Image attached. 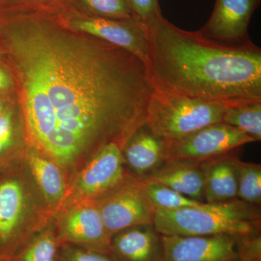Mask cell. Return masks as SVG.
I'll return each mask as SVG.
<instances>
[{"label":"cell","instance_id":"8992f818","mask_svg":"<svg viewBox=\"0 0 261 261\" xmlns=\"http://www.w3.org/2000/svg\"><path fill=\"white\" fill-rule=\"evenodd\" d=\"M254 142V139L242 130L219 122L181 140L166 142L165 161L176 159L204 162Z\"/></svg>","mask_w":261,"mask_h":261},{"label":"cell","instance_id":"e0dca14e","mask_svg":"<svg viewBox=\"0 0 261 261\" xmlns=\"http://www.w3.org/2000/svg\"><path fill=\"white\" fill-rule=\"evenodd\" d=\"M27 162L41 190L47 200L57 202L65 194V182L55 163L34 152L27 156Z\"/></svg>","mask_w":261,"mask_h":261},{"label":"cell","instance_id":"484cf974","mask_svg":"<svg viewBox=\"0 0 261 261\" xmlns=\"http://www.w3.org/2000/svg\"><path fill=\"white\" fill-rule=\"evenodd\" d=\"M11 84V79L5 70L0 68V89H8Z\"/></svg>","mask_w":261,"mask_h":261},{"label":"cell","instance_id":"7402d4cb","mask_svg":"<svg viewBox=\"0 0 261 261\" xmlns=\"http://www.w3.org/2000/svg\"><path fill=\"white\" fill-rule=\"evenodd\" d=\"M56 244L50 233H45L37 239L27 249L23 261H55Z\"/></svg>","mask_w":261,"mask_h":261},{"label":"cell","instance_id":"5b68a950","mask_svg":"<svg viewBox=\"0 0 261 261\" xmlns=\"http://www.w3.org/2000/svg\"><path fill=\"white\" fill-rule=\"evenodd\" d=\"M105 227L111 238L137 225H153L155 208L140 178H130L107 194L99 202Z\"/></svg>","mask_w":261,"mask_h":261},{"label":"cell","instance_id":"3957f363","mask_svg":"<svg viewBox=\"0 0 261 261\" xmlns=\"http://www.w3.org/2000/svg\"><path fill=\"white\" fill-rule=\"evenodd\" d=\"M260 220L258 206L234 199L174 211L155 209L153 226L160 234L166 236H249L260 233Z\"/></svg>","mask_w":261,"mask_h":261},{"label":"cell","instance_id":"5bb4252c","mask_svg":"<svg viewBox=\"0 0 261 261\" xmlns=\"http://www.w3.org/2000/svg\"><path fill=\"white\" fill-rule=\"evenodd\" d=\"M167 142L145 124L130 137L123 149V157L139 178L153 173L165 162Z\"/></svg>","mask_w":261,"mask_h":261},{"label":"cell","instance_id":"9a60e30c","mask_svg":"<svg viewBox=\"0 0 261 261\" xmlns=\"http://www.w3.org/2000/svg\"><path fill=\"white\" fill-rule=\"evenodd\" d=\"M238 158L228 153L201 162L204 173V202L238 199Z\"/></svg>","mask_w":261,"mask_h":261},{"label":"cell","instance_id":"cb8c5ba5","mask_svg":"<svg viewBox=\"0 0 261 261\" xmlns=\"http://www.w3.org/2000/svg\"><path fill=\"white\" fill-rule=\"evenodd\" d=\"M13 140V123L10 113L5 112L0 116V154L11 145Z\"/></svg>","mask_w":261,"mask_h":261},{"label":"cell","instance_id":"6da1fadb","mask_svg":"<svg viewBox=\"0 0 261 261\" xmlns=\"http://www.w3.org/2000/svg\"><path fill=\"white\" fill-rule=\"evenodd\" d=\"M31 142L63 166L145 124L154 84L145 62L99 39L31 23L13 36Z\"/></svg>","mask_w":261,"mask_h":261},{"label":"cell","instance_id":"9c48e42d","mask_svg":"<svg viewBox=\"0 0 261 261\" xmlns=\"http://www.w3.org/2000/svg\"><path fill=\"white\" fill-rule=\"evenodd\" d=\"M72 27L121 48L147 64L148 53L147 33L143 24L137 19L116 20L92 17L72 22Z\"/></svg>","mask_w":261,"mask_h":261},{"label":"cell","instance_id":"52a82bcc","mask_svg":"<svg viewBox=\"0 0 261 261\" xmlns=\"http://www.w3.org/2000/svg\"><path fill=\"white\" fill-rule=\"evenodd\" d=\"M246 236L161 235L162 252L159 261H243Z\"/></svg>","mask_w":261,"mask_h":261},{"label":"cell","instance_id":"277c9868","mask_svg":"<svg viewBox=\"0 0 261 261\" xmlns=\"http://www.w3.org/2000/svg\"><path fill=\"white\" fill-rule=\"evenodd\" d=\"M227 108L221 103L186 97L154 87L147 105L145 123L166 142H174L222 122Z\"/></svg>","mask_w":261,"mask_h":261},{"label":"cell","instance_id":"d6986e66","mask_svg":"<svg viewBox=\"0 0 261 261\" xmlns=\"http://www.w3.org/2000/svg\"><path fill=\"white\" fill-rule=\"evenodd\" d=\"M238 199L250 205L261 204V165L237 159Z\"/></svg>","mask_w":261,"mask_h":261},{"label":"cell","instance_id":"4fadbf2b","mask_svg":"<svg viewBox=\"0 0 261 261\" xmlns=\"http://www.w3.org/2000/svg\"><path fill=\"white\" fill-rule=\"evenodd\" d=\"M111 251L120 261H159L162 241L152 224L137 225L116 233Z\"/></svg>","mask_w":261,"mask_h":261},{"label":"cell","instance_id":"603a6c76","mask_svg":"<svg viewBox=\"0 0 261 261\" xmlns=\"http://www.w3.org/2000/svg\"><path fill=\"white\" fill-rule=\"evenodd\" d=\"M134 16L145 25L162 15L159 0H126Z\"/></svg>","mask_w":261,"mask_h":261},{"label":"cell","instance_id":"7c38bea8","mask_svg":"<svg viewBox=\"0 0 261 261\" xmlns=\"http://www.w3.org/2000/svg\"><path fill=\"white\" fill-rule=\"evenodd\" d=\"M192 200L204 202V173L201 162L168 160L147 177Z\"/></svg>","mask_w":261,"mask_h":261},{"label":"cell","instance_id":"8fae6325","mask_svg":"<svg viewBox=\"0 0 261 261\" xmlns=\"http://www.w3.org/2000/svg\"><path fill=\"white\" fill-rule=\"evenodd\" d=\"M61 226L65 240L89 245L101 253L111 251L112 238L105 227L97 204L86 202L72 207L62 219Z\"/></svg>","mask_w":261,"mask_h":261},{"label":"cell","instance_id":"4316f807","mask_svg":"<svg viewBox=\"0 0 261 261\" xmlns=\"http://www.w3.org/2000/svg\"><path fill=\"white\" fill-rule=\"evenodd\" d=\"M2 111H3V103H2L1 100H0V116L2 115Z\"/></svg>","mask_w":261,"mask_h":261},{"label":"cell","instance_id":"ac0fdd59","mask_svg":"<svg viewBox=\"0 0 261 261\" xmlns=\"http://www.w3.org/2000/svg\"><path fill=\"white\" fill-rule=\"evenodd\" d=\"M223 123L238 128L256 141L261 140V102L228 107Z\"/></svg>","mask_w":261,"mask_h":261},{"label":"cell","instance_id":"30bf717a","mask_svg":"<svg viewBox=\"0 0 261 261\" xmlns=\"http://www.w3.org/2000/svg\"><path fill=\"white\" fill-rule=\"evenodd\" d=\"M123 149L111 142L99 149L77 180V192L87 197L107 195L125 181Z\"/></svg>","mask_w":261,"mask_h":261},{"label":"cell","instance_id":"ba28073f","mask_svg":"<svg viewBox=\"0 0 261 261\" xmlns=\"http://www.w3.org/2000/svg\"><path fill=\"white\" fill-rule=\"evenodd\" d=\"M260 0H216L210 18L197 31L202 37L230 45L251 42L248 27Z\"/></svg>","mask_w":261,"mask_h":261},{"label":"cell","instance_id":"44dd1931","mask_svg":"<svg viewBox=\"0 0 261 261\" xmlns=\"http://www.w3.org/2000/svg\"><path fill=\"white\" fill-rule=\"evenodd\" d=\"M84 2L98 17L116 20L135 18L126 0H84Z\"/></svg>","mask_w":261,"mask_h":261},{"label":"cell","instance_id":"2e32d148","mask_svg":"<svg viewBox=\"0 0 261 261\" xmlns=\"http://www.w3.org/2000/svg\"><path fill=\"white\" fill-rule=\"evenodd\" d=\"M24 207L23 188L18 181L0 185V241H8L18 227Z\"/></svg>","mask_w":261,"mask_h":261},{"label":"cell","instance_id":"ffe728a7","mask_svg":"<svg viewBox=\"0 0 261 261\" xmlns=\"http://www.w3.org/2000/svg\"><path fill=\"white\" fill-rule=\"evenodd\" d=\"M141 179L143 181L147 195L155 209L174 211L204 203L200 201L189 198L164 185L147 181L143 178Z\"/></svg>","mask_w":261,"mask_h":261},{"label":"cell","instance_id":"7a4b0ae2","mask_svg":"<svg viewBox=\"0 0 261 261\" xmlns=\"http://www.w3.org/2000/svg\"><path fill=\"white\" fill-rule=\"evenodd\" d=\"M144 27L154 87L227 107L261 102V49L252 42H216L178 28L163 15Z\"/></svg>","mask_w":261,"mask_h":261},{"label":"cell","instance_id":"d4e9b609","mask_svg":"<svg viewBox=\"0 0 261 261\" xmlns=\"http://www.w3.org/2000/svg\"><path fill=\"white\" fill-rule=\"evenodd\" d=\"M65 261H115L105 253L98 252L80 251L77 250L68 255Z\"/></svg>","mask_w":261,"mask_h":261}]
</instances>
